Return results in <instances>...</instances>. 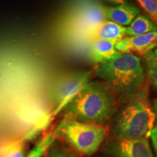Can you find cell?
<instances>
[{"instance_id": "6da1fadb", "label": "cell", "mask_w": 157, "mask_h": 157, "mask_svg": "<svg viewBox=\"0 0 157 157\" xmlns=\"http://www.w3.org/2000/svg\"><path fill=\"white\" fill-rule=\"evenodd\" d=\"M0 49V146L36 137L53 119L51 76L42 57Z\"/></svg>"}, {"instance_id": "7a4b0ae2", "label": "cell", "mask_w": 157, "mask_h": 157, "mask_svg": "<svg viewBox=\"0 0 157 157\" xmlns=\"http://www.w3.org/2000/svg\"><path fill=\"white\" fill-rule=\"evenodd\" d=\"M116 103L106 86L88 82L63 109V119L103 125L114 114Z\"/></svg>"}, {"instance_id": "3957f363", "label": "cell", "mask_w": 157, "mask_h": 157, "mask_svg": "<svg viewBox=\"0 0 157 157\" xmlns=\"http://www.w3.org/2000/svg\"><path fill=\"white\" fill-rule=\"evenodd\" d=\"M95 75L124 97L140 91L145 81L140 59L132 53L119 52L117 56L100 63Z\"/></svg>"}, {"instance_id": "277c9868", "label": "cell", "mask_w": 157, "mask_h": 157, "mask_svg": "<svg viewBox=\"0 0 157 157\" xmlns=\"http://www.w3.org/2000/svg\"><path fill=\"white\" fill-rule=\"evenodd\" d=\"M155 119L154 111L143 92L117 113L112 124V130L119 139L148 137L154 127Z\"/></svg>"}, {"instance_id": "5b68a950", "label": "cell", "mask_w": 157, "mask_h": 157, "mask_svg": "<svg viewBox=\"0 0 157 157\" xmlns=\"http://www.w3.org/2000/svg\"><path fill=\"white\" fill-rule=\"evenodd\" d=\"M56 129L58 136L63 137L74 150L87 156L97 151L107 134L103 125L64 119Z\"/></svg>"}, {"instance_id": "8992f818", "label": "cell", "mask_w": 157, "mask_h": 157, "mask_svg": "<svg viewBox=\"0 0 157 157\" xmlns=\"http://www.w3.org/2000/svg\"><path fill=\"white\" fill-rule=\"evenodd\" d=\"M91 74V71H76L56 77L50 89L54 117L61 112L87 83Z\"/></svg>"}, {"instance_id": "52a82bcc", "label": "cell", "mask_w": 157, "mask_h": 157, "mask_svg": "<svg viewBox=\"0 0 157 157\" xmlns=\"http://www.w3.org/2000/svg\"><path fill=\"white\" fill-rule=\"evenodd\" d=\"M106 151L111 157H154L148 137L135 140L118 138L108 145Z\"/></svg>"}, {"instance_id": "ba28073f", "label": "cell", "mask_w": 157, "mask_h": 157, "mask_svg": "<svg viewBox=\"0 0 157 157\" xmlns=\"http://www.w3.org/2000/svg\"><path fill=\"white\" fill-rule=\"evenodd\" d=\"M106 20L105 7L103 6L90 4L78 9L73 18V27L84 34L87 33L97 25Z\"/></svg>"}, {"instance_id": "9c48e42d", "label": "cell", "mask_w": 157, "mask_h": 157, "mask_svg": "<svg viewBox=\"0 0 157 157\" xmlns=\"http://www.w3.org/2000/svg\"><path fill=\"white\" fill-rule=\"evenodd\" d=\"M157 48V31L138 36H127L117 43L115 48L121 53H135L146 56Z\"/></svg>"}, {"instance_id": "30bf717a", "label": "cell", "mask_w": 157, "mask_h": 157, "mask_svg": "<svg viewBox=\"0 0 157 157\" xmlns=\"http://www.w3.org/2000/svg\"><path fill=\"white\" fill-rule=\"evenodd\" d=\"M126 31L127 27L111 21H105L92 29L87 36L92 41L105 39L117 43L126 36Z\"/></svg>"}, {"instance_id": "8fae6325", "label": "cell", "mask_w": 157, "mask_h": 157, "mask_svg": "<svg viewBox=\"0 0 157 157\" xmlns=\"http://www.w3.org/2000/svg\"><path fill=\"white\" fill-rule=\"evenodd\" d=\"M140 14V9L129 2H124L115 7H105L106 19L117 24L126 26Z\"/></svg>"}, {"instance_id": "7c38bea8", "label": "cell", "mask_w": 157, "mask_h": 157, "mask_svg": "<svg viewBox=\"0 0 157 157\" xmlns=\"http://www.w3.org/2000/svg\"><path fill=\"white\" fill-rule=\"evenodd\" d=\"M117 43L105 39H95L92 42L90 56L93 61L98 63L106 61L119 53L116 50Z\"/></svg>"}, {"instance_id": "4fadbf2b", "label": "cell", "mask_w": 157, "mask_h": 157, "mask_svg": "<svg viewBox=\"0 0 157 157\" xmlns=\"http://www.w3.org/2000/svg\"><path fill=\"white\" fill-rule=\"evenodd\" d=\"M157 31V25L151 19L144 15L139 14L127 27L126 35L138 36Z\"/></svg>"}, {"instance_id": "5bb4252c", "label": "cell", "mask_w": 157, "mask_h": 157, "mask_svg": "<svg viewBox=\"0 0 157 157\" xmlns=\"http://www.w3.org/2000/svg\"><path fill=\"white\" fill-rule=\"evenodd\" d=\"M57 137H58V133L56 129H55L53 131L43 137L34 148L25 157H42L46 154L48 149L52 146Z\"/></svg>"}, {"instance_id": "9a60e30c", "label": "cell", "mask_w": 157, "mask_h": 157, "mask_svg": "<svg viewBox=\"0 0 157 157\" xmlns=\"http://www.w3.org/2000/svg\"><path fill=\"white\" fill-rule=\"evenodd\" d=\"M25 141L15 140L0 146V157H24Z\"/></svg>"}, {"instance_id": "2e32d148", "label": "cell", "mask_w": 157, "mask_h": 157, "mask_svg": "<svg viewBox=\"0 0 157 157\" xmlns=\"http://www.w3.org/2000/svg\"><path fill=\"white\" fill-rule=\"evenodd\" d=\"M145 57L150 81L157 89V48L147 53Z\"/></svg>"}, {"instance_id": "e0dca14e", "label": "cell", "mask_w": 157, "mask_h": 157, "mask_svg": "<svg viewBox=\"0 0 157 157\" xmlns=\"http://www.w3.org/2000/svg\"><path fill=\"white\" fill-rule=\"evenodd\" d=\"M149 18L157 25V0H137Z\"/></svg>"}, {"instance_id": "ac0fdd59", "label": "cell", "mask_w": 157, "mask_h": 157, "mask_svg": "<svg viewBox=\"0 0 157 157\" xmlns=\"http://www.w3.org/2000/svg\"><path fill=\"white\" fill-rule=\"evenodd\" d=\"M46 157H73L67 152L63 151L61 148L58 147H54L52 148V146L48 149V154Z\"/></svg>"}, {"instance_id": "d6986e66", "label": "cell", "mask_w": 157, "mask_h": 157, "mask_svg": "<svg viewBox=\"0 0 157 157\" xmlns=\"http://www.w3.org/2000/svg\"><path fill=\"white\" fill-rule=\"evenodd\" d=\"M151 139V142L153 144V146H154L155 153H156V157H157V124L156 126L154 127V128L151 132L150 136Z\"/></svg>"}, {"instance_id": "ffe728a7", "label": "cell", "mask_w": 157, "mask_h": 157, "mask_svg": "<svg viewBox=\"0 0 157 157\" xmlns=\"http://www.w3.org/2000/svg\"><path fill=\"white\" fill-rule=\"evenodd\" d=\"M153 110H154V112L157 119V98L155 99L154 102H153Z\"/></svg>"}, {"instance_id": "44dd1931", "label": "cell", "mask_w": 157, "mask_h": 157, "mask_svg": "<svg viewBox=\"0 0 157 157\" xmlns=\"http://www.w3.org/2000/svg\"><path fill=\"white\" fill-rule=\"evenodd\" d=\"M111 1L113 2H116L117 4H122L124 2V0H111Z\"/></svg>"}]
</instances>
